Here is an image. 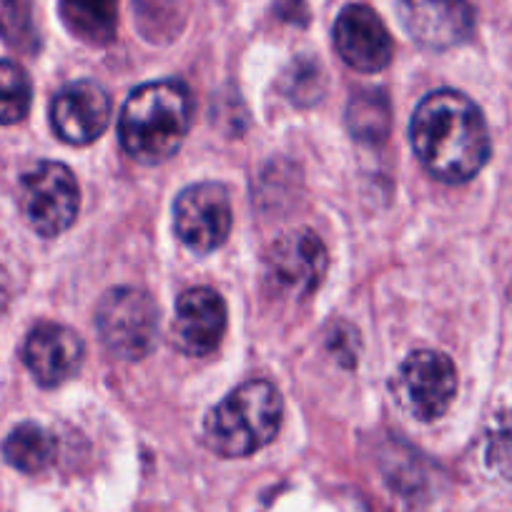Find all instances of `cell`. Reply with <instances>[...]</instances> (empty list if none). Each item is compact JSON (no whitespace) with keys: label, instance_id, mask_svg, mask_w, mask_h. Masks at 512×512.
Returning <instances> with one entry per match:
<instances>
[{"label":"cell","instance_id":"obj_1","mask_svg":"<svg viewBox=\"0 0 512 512\" xmlns=\"http://www.w3.org/2000/svg\"><path fill=\"white\" fill-rule=\"evenodd\" d=\"M410 139L420 164L445 184H462L490 159V134L480 108L457 91L422 98L410 123Z\"/></svg>","mask_w":512,"mask_h":512},{"label":"cell","instance_id":"obj_2","mask_svg":"<svg viewBox=\"0 0 512 512\" xmlns=\"http://www.w3.org/2000/svg\"><path fill=\"white\" fill-rule=\"evenodd\" d=\"M191 126V96L181 81H154L136 88L123 103L118 136L139 164L169 161L184 144Z\"/></svg>","mask_w":512,"mask_h":512},{"label":"cell","instance_id":"obj_3","mask_svg":"<svg viewBox=\"0 0 512 512\" xmlns=\"http://www.w3.org/2000/svg\"><path fill=\"white\" fill-rule=\"evenodd\" d=\"M284 405L272 382L251 379L209 412L204 442L221 457H246L267 447L282 427Z\"/></svg>","mask_w":512,"mask_h":512},{"label":"cell","instance_id":"obj_4","mask_svg":"<svg viewBox=\"0 0 512 512\" xmlns=\"http://www.w3.org/2000/svg\"><path fill=\"white\" fill-rule=\"evenodd\" d=\"M96 329L113 357L139 362L159 342V307L144 289L116 287L98 302Z\"/></svg>","mask_w":512,"mask_h":512},{"label":"cell","instance_id":"obj_5","mask_svg":"<svg viewBox=\"0 0 512 512\" xmlns=\"http://www.w3.org/2000/svg\"><path fill=\"white\" fill-rule=\"evenodd\" d=\"M21 206L28 226L53 239L71 229L81 206L76 176L58 161H41L21 179Z\"/></svg>","mask_w":512,"mask_h":512},{"label":"cell","instance_id":"obj_6","mask_svg":"<svg viewBox=\"0 0 512 512\" xmlns=\"http://www.w3.org/2000/svg\"><path fill=\"white\" fill-rule=\"evenodd\" d=\"M329 267L324 241L312 229H297L279 236L264 259L269 289L284 299H307L322 284Z\"/></svg>","mask_w":512,"mask_h":512},{"label":"cell","instance_id":"obj_7","mask_svg":"<svg viewBox=\"0 0 512 512\" xmlns=\"http://www.w3.org/2000/svg\"><path fill=\"white\" fill-rule=\"evenodd\" d=\"M457 395V369L442 352L420 349L402 362L397 397L415 420L432 422L450 410Z\"/></svg>","mask_w":512,"mask_h":512},{"label":"cell","instance_id":"obj_8","mask_svg":"<svg viewBox=\"0 0 512 512\" xmlns=\"http://www.w3.org/2000/svg\"><path fill=\"white\" fill-rule=\"evenodd\" d=\"M174 229L196 254L219 249L231 231V204L224 186L204 181L181 191L174 204Z\"/></svg>","mask_w":512,"mask_h":512},{"label":"cell","instance_id":"obj_9","mask_svg":"<svg viewBox=\"0 0 512 512\" xmlns=\"http://www.w3.org/2000/svg\"><path fill=\"white\" fill-rule=\"evenodd\" d=\"M111 121L108 93L93 81H73L51 103V126L61 141L86 146L106 131Z\"/></svg>","mask_w":512,"mask_h":512},{"label":"cell","instance_id":"obj_10","mask_svg":"<svg viewBox=\"0 0 512 512\" xmlns=\"http://www.w3.org/2000/svg\"><path fill=\"white\" fill-rule=\"evenodd\" d=\"M334 46L349 68L377 73L390 66L392 38L382 18L367 6H347L334 23Z\"/></svg>","mask_w":512,"mask_h":512},{"label":"cell","instance_id":"obj_11","mask_svg":"<svg viewBox=\"0 0 512 512\" xmlns=\"http://www.w3.org/2000/svg\"><path fill=\"white\" fill-rule=\"evenodd\" d=\"M23 362L41 387H58L76 377L81 369L83 342L73 329L56 322H43L28 334Z\"/></svg>","mask_w":512,"mask_h":512},{"label":"cell","instance_id":"obj_12","mask_svg":"<svg viewBox=\"0 0 512 512\" xmlns=\"http://www.w3.org/2000/svg\"><path fill=\"white\" fill-rule=\"evenodd\" d=\"M226 332V304L209 287L189 289L176 302L174 342L189 357H206Z\"/></svg>","mask_w":512,"mask_h":512},{"label":"cell","instance_id":"obj_13","mask_svg":"<svg viewBox=\"0 0 512 512\" xmlns=\"http://www.w3.org/2000/svg\"><path fill=\"white\" fill-rule=\"evenodd\" d=\"M407 31L427 48H450L472 31L470 0H402Z\"/></svg>","mask_w":512,"mask_h":512},{"label":"cell","instance_id":"obj_14","mask_svg":"<svg viewBox=\"0 0 512 512\" xmlns=\"http://www.w3.org/2000/svg\"><path fill=\"white\" fill-rule=\"evenodd\" d=\"M63 26L86 46H108L116 38L118 0H61Z\"/></svg>","mask_w":512,"mask_h":512},{"label":"cell","instance_id":"obj_15","mask_svg":"<svg viewBox=\"0 0 512 512\" xmlns=\"http://www.w3.org/2000/svg\"><path fill=\"white\" fill-rule=\"evenodd\" d=\"M347 128L359 144H384L392 128V108L384 91L364 88L354 93L347 106Z\"/></svg>","mask_w":512,"mask_h":512},{"label":"cell","instance_id":"obj_16","mask_svg":"<svg viewBox=\"0 0 512 512\" xmlns=\"http://www.w3.org/2000/svg\"><path fill=\"white\" fill-rule=\"evenodd\" d=\"M3 455L11 467L36 475L46 470L56 457V437L36 422H23L3 442Z\"/></svg>","mask_w":512,"mask_h":512},{"label":"cell","instance_id":"obj_17","mask_svg":"<svg viewBox=\"0 0 512 512\" xmlns=\"http://www.w3.org/2000/svg\"><path fill=\"white\" fill-rule=\"evenodd\" d=\"M139 28L149 41L166 43L184 26V0H134Z\"/></svg>","mask_w":512,"mask_h":512},{"label":"cell","instance_id":"obj_18","mask_svg":"<svg viewBox=\"0 0 512 512\" xmlns=\"http://www.w3.org/2000/svg\"><path fill=\"white\" fill-rule=\"evenodd\" d=\"M33 86L18 63L0 61V126H13L31 111Z\"/></svg>","mask_w":512,"mask_h":512},{"label":"cell","instance_id":"obj_19","mask_svg":"<svg viewBox=\"0 0 512 512\" xmlns=\"http://www.w3.org/2000/svg\"><path fill=\"white\" fill-rule=\"evenodd\" d=\"M0 38L21 53L38 51L33 0H0Z\"/></svg>","mask_w":512,"mask_h":512},{"label":"cell","instance_id":"obj_20","mask_svg":"<svg viewBox=\"0 0 512 512\" xmlns=\"http://www.w3.org/2000/svg\"><path fill=\"white\" fill-rule=\"evenodd\" d=\"M487 462L500 472H512V412L497 420L487 440Z\"/></svg>","mask_w":512,"mask_h":512},{"label":"cell","instance_id":"obj_21","mask_svg":"<svg viewBox=\"0 0 512 512\" xmlns=\"http://www.w3.org/2000/svg\"><path fill=\"white\" fill-rule=\"evenodd\" d=\"M294 71H297V76H289L292 86H289L287 91H289V96L294 98V101H302L304 83L319 81L322 76H319V66H314V63H307V66H304V63L299 61V63H294Z\"/></svg>","mask_w":512,"mask_h":512},{"label":"cell","instance_id":"obj_22","mask_svg":"<svg viewBox=\"0 0 512 512\" xmlns=\"http://www.w3.org/2000/svg\"><path fill=\"white\" fill-rule=\"evenodd\" d=\"M6 297V274L0 272V299Z\"/></svg>","mask_w":512,"mask_h":512},{"label":"cell","instance_id":"obj_23","mask_svg":"<svg viewBox=\"0 0 512 512\" xmlns=\"http://www.w3.org/2000/svg\"><path fill=\"white\" fill-rule=\"evenodd\" d=\"M510 304H512V289H510Z\"/></svg>","mask_w":512,"mask_h":512}]
</instances>
